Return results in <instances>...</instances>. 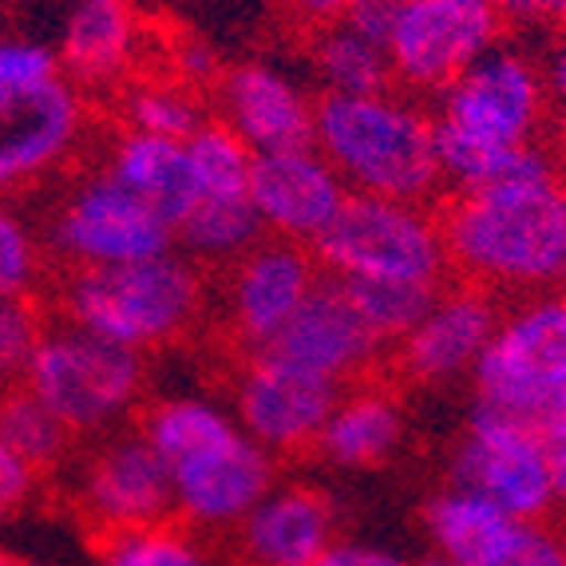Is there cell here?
<instances>
[{"label": "cell", "instance_id": "6da1fadb", "mask_svg": "<svg viewBox=\"0 0 566 566\" xmlns=\"http://www.w3.org/2000/svg\"><path fill=\"white\" fill-rule=\"evenodd\" d=\"M452 277L515 302L566 290V163L547 139L523 147L500 182L436 202Z\"/></svg>", "mask_w": 566, "mask_h": 566}, {"label": "cell", "instance_id": "7a4b0ae2", "mask_svg": "<svg viewBox=\"0 0 566 566\" xmlns=\"http://www.w3.org/2000/svg\"><path fill=\"white\" fill-rule=\"evenodd\" d=\"M436 159L444 195L500 182L523 147L547 139V84L531 52L507 44L491 48L432 104Z\"/></svg>", "mask_w": 566, "mask_h": 566}, {"label": "cell", "instance_id": "3957f363", "mask_svg": "<svg viewBox=\"0 0 566 566\" xmlns=\"http://www.w3.org/2000/svg\"><path fill=\"white\" fill-rule=\"evenodd\" d=\"M214 302V274L170 250L163 258L99 270H56L48 305L60 322L80 325L123 349L159 353L199 333Z\"/></svg>", "mask_w": 566, "mask_h": 566}, {"label": "cell", "instance_id": "277c9868", "mask_svg": "<svg viewBox=\"0 0 566 566\" xmlns=\"http://www.w3.org/2000/svg\"><path fill=\"white\" fill-rule=\"evenodd\" d=\"M313 147L353 195L432 207L444 199L432 107L400 87L377 95H317Z\"/></svg>", "mask_w": 566, "mask_h": 566}, {"label": "cell", "instance_id": "5b68a950", "mask_svg": "<svg viewBox=\"0 0 566 566\" xmlns=\"http://www.w3.org/2000/svg\"><path fill=\"white\" fill-rule=\"evenodd\" d=\"M17 380L29 385L76 440H99L135 424L147 397V357L48 317Z\"/></svg>", "mask_w": 566, "mask_h": 566}, {"label": "cell", "instance_id": "8992f818", "mask_svg": "<svg viewBox=\"0 0 566 566\" xmlns=\"http://www.w3.org/2000/svg\"><path fill=\"white\" fill-rule=\"evenodd\" d=\"M313 254L337 282H405L432 290L452 282L444 227L432 202L349 195Z\"/></svg>", "mask_w": 566, "mask_h": 566}, {"label": "cell", "instance_id": "52a82bcc", "mask_svg": "<svg viewBox=\"0 0 566 566\" xmlns=\"http://www.w3.org/2000/svg\"><path fill=\"white\" fill-rule=\"evenodd\" d=\"M468 380L475 405L538 428L543 408L566 388V290L503 302L500 325Z\"/></svg>", "mask_w": 566, "mask_h": 566}, {"label": "cell", "instance_id": "ba28073f", "mask_svg": "<svg viewBox=\"0 0 566 566\" xmlns=\"http://www.w3.org/2000/svg\"><path fill=\"white\" fill-rule=\"evenodd\" d=\"M40 238L56 270L132 265L175 250V230L104 167L84 170L76 182H67Z\"/></svg>", "mask_w": 566, "mask_h": 566}, {"label": "cell", "instance_id": "9c48e42d", "mask_svg": "<svg viewBox=\"0 0 566 566\" xmlns=\"http://www.w3.org/2000/svg\"><path fill=\"white\" fill-rule=\"evenodd\" d=\"M452 483L480 491L515 523L555 520L558 500L547 440L520 416L475 405L452 452Z\"/></svg>", "mask_w": 566, "mask_h": 566}, {"label": "cell", "instance_id": "30bf717a", "mask_svg": "<svg viewBox=\"0 0 566 566\" xmlns=\"http://www.w3.org/2000/svg\"><path fill=\"white\" fill-rule=\"evenodd\" d=\"M507 32L495 0H408L385 40L392 84L432 104Z\"/></svg>", "mask_w": 566, "mask_h": 566}, {"label": "cell", "instance_id": "8fae6325", "mask_svg": "<svg viewBox=\"0 0 566 566\" xmlns=\"http://www.w3.org/2000/svg\"><path fill=\"white\" fill-rule=\"evenodd\" d=\"M218 329L234 360L262 353L325 277L310 245L270 238L254 242L238 262L218 270Z\"/></svg>", "mask_w": 566, "mask_h": 566}, {"label": "cell", "instance_id": "7c38bea8", "mask_svg": "<svg viewBox=\"0 0 566 566\" xmlns=\"http://www.w3.org/2000/svg\"><path fill=\"white\" fill-rule=\"evenodd\" d=\"M72 511L95 535L175 520L170 468L135 424L92 440L72 468Z\"/></svg>", "mask_w": 566, "mask_h": 566}, {"label": "cell", "instance_id": "4fadbf2b", "mask_svg": "<svg viewBox=\"0 0 566 566\" xmlns=\"http://www.w3.org/2000/svg\"><path fill=\"white\" fill-rule=\"evenodd\" d=\"M87 99L64 76L0 92V199L52 179L76 159L92 132Z\"/></svg>", "mask_w": 566, "mask_h": 566}, {"label": "cell", "instance_id": "5bb4252c", "mask_svg": "<svg viewBox=\"0 0 566 566\" xmlns=\"http://www.w3.org/2000/svg\"><path fill=\"white\" fill-rule=\"evenodd\" d=\"M337 392L340 388L305 377L265 353L234 360L230 368V412L238 428L277 463L310 455L317 448Z\"/></svg>", "mask_w": 566, "mask_h": 566}, {"label": "cell", "instance_id": "9a60e30c", "mask_svg": "<svg viewBox=\"0 0 566 566\" xmlns=\"http://www.w3.org/2000/svg\"><path fill=\"white\" fill-rule=\"evenodd\" d=\"M500 313L503 302L495 293L452 277L448 285H440L412 333L388 349L380 373L392 385H448V380L472 377L475 360L500 325Z\"/></svg>", "mask_w": 566, "mask_h": 566}, {"label": "cell", "instance_id": "2e32d148", "mask_svg": "<svg viewBox=\"0 0 566 566\" xmlns=\"http://www.w3.org/2000/svg\"><path fill=\"white\" fill-rule=\"evenodd\" d=\"M262 353L333 388H349L357 380L377 377L388 357L380 337L368 329L360 310L353 305L345 282L329 274L317 282L302 310L293 313L290 325Z\"/></svg>", "mask_w": 566, "mask_h": 566}, {"label": "cell", "instance_id": "e0dca14e", "mask_svg": "<svg viewBox=\"0 0 566 566\" xmlns=\"http://www.w3.org/2000/svg\"><path fill=\"white\" fill-rule=\"evenodd\" d=\"M274 483L277 460L238 428L170 468L175 520L207 538L230 535Z\"/></svg>", "mask_w": 566, "mask_h": 566}, {"label": "cell", "instance_id": "ac0fdd59", "mask_svg": "<svg viewBox=\"0 0 566 566\" xmlns=\"http://www.w3.org/2000/svg\"><path fill=\"white\" fill-rule=\"evenodd\" d=\"M353 190L317 147L254 155L250 207L270 238L297 245H317V238L337 222Z\"/></svg>", "mask_w": 566, "mask_h": 566}, {"label": "cell", "instance_id": "d6986e66", "mask_svg": "<svg viewBox=\"0 0 566 566\" xmlns=\"http://www.w3.org/2000/svg\"><path fill=\"white\" fill-rule=\"evenodd\" d=\"M210 112L230 123L250 151H290L313 143V112L317 99L290 72L262 60L227 67L210 87Z\"/></svg>", "mask_w": 566, "mask_h": 566}, {"label": "cell", "instance_id": "ffe728a7", "mask_svg": "<svg viewBox=\"0 0 566 566\" xmlns=\"http://www.w3.org/2000/svg\"><path fill=\"white\" fill-rule=\"evenodd\" d=\"M337 543V503L313 483H274L234 531V566H310Z\"/></svg>", "mask_w": 566, "mask_h": 566}, {"label": "cell", "instance_id": "44dd1931", "mask_svg": "<svg viewBox=\"0 0 566 566\" xmlns=\"http://www.w3.org/2000/svg\"><path fill=\"white\" fill-rule=\"evenodd\" d=\"M143 52V20L135 0H72L60 32V76L84 95L119 92L135 76Z\"/></svg>", "mask_w": 566, "mask_h": 566}, {"label": "cell", "instance_id": "7402d4cb", "mask_svg": "<svg viewBox=\"0 0 566 566\" xmlns=\"http://www.w3.org/2000/svg\"><path fill=\"white\" fill-rule=\"evenodd\" d=\"M400 440H405V405H400L397 385L385 373H377V377L340 388L313 452L333 468L357 472V468H377L392 460Z\"/></svg>", "mask_w": 566, "mask_h": 566}, {"label": "cell", "instance_id": "603a6c76", "mask_svg": "<svg viewBox=\"0 0 566 566\" xmlns=\"http://www.w3.org/2000/svg\"><path fill=\"white\" fill-rule=\"evenodd\" d=\"M104 170L119 187L132 190L143 207H151L170 230L199 202V187H195V170H190L182 139L119 127L107 143Z\"/></svg>", "mask_w": 566, "mask_h": 566}, {"label": "cell", "instance_id": "cb8c5ba5", "mask_svg": "<svg viewBox=\"0 0 566 566\" xmlns=\"http://www.w3.org/2000/svg\"><path fill=\"white\" fill-rule=\"evenodd\" d=\"M420 523H424V535L432 543V555L463 566H483L500 551L507 531L515 527V520L503 515L491 500H483L480 491L460 488L452 480L424 500Z\"/></svg>", "mask_w": 566, "mask_h": 566}, {"label": "cell", "instance_id": "d4e9b609", "mask_svg": "<svg viewBox=\"0 0 566 566\" xmlns=\"http://www.w3.org/2000/svg\"><path fill=\"white\" fill-rule=\"evenodd\" d=\"M135 428L159 452V460L167 468H175V463H182L187 455L199 452V448L238 432V420L230 412V405H222V400L179 392V397L143 400L139 416H135Z\"/></svg>", "mask_w": 566, "mask_h": 566}, {"label": "cell", "instance_id": "484cf974", "mask_svg": "<svg viewBox=\"0 0 566 566\" xmlns=\"http://www.w3.org/2000/svg\"><path fill=\"white\" fill-rule=\"evenodd\" d=\"M262 238L265 230L250 199H199L175 227V250L199 262L207 274H218Z\"/></svg>", "mask_w": 566, "mask_h": 566}, {"label": "cell", "instance_id": "4316f807", "mask_svg": "<svg viewBox=\"0 0 566 566\" xmlns=\"http://www.w3.org/2000/svg\"><path fill=\"white\" fill-rule=\"evenodd\" d=\"M115 107L123 127L167 139H190L210 119V95L175 76H132L115 92Z\"/></svg>", "mask_w": 566, "mask_h": 566}, {"label": "cell", "instance_id": "83f0119b", "mask_svg": "<svg viewBox=\"0 0 566 566\" xmlns=\"http://www.w3.org/2000/svg\"><path fill=\"white\" fill-rule=\"evenodd\" d=\"M313 72L322 95H377L392 84V64L380 40L349 29V24H333V29L313 32Z\"/></svg>", "mask_w": 566, "mask_h": 566}, {"label": "cell", "instance_id": "f1b7e54d", "mask_svg": "<svg viewBox=\"0 0 566 566\" xmlns=\"http://www.w3.org/2000/svg\"><path fill=\"white\" fill-rule=\"evenodd\" d=\"M0 436H4L44 480L56 475L64 463H72L76 444H80L76 436L67 432L64 420H60L29 385H20V380H12V385L0 392Z\"/></svg>", "mask_w": 566, "mask_h": 566}, {"label": "cell", "instance_id": "f546056e", "mask_svg": "<svg viewBox=\"0 0 566 566\" xmlns=\"http://www.w3.org/2000/svg\"><path fill=\"white\" fill-rule=\"evenodd\" d=\"M99 566H214L207 535L179 520L147 523V527L95 535Z\"/></svg>", "mask_w": 566, "mask_h": 566}, {"label": "cell", "instance_id": "4dcf8cb0", "mask_svg": "<svg viewBox=\"0 0 566 566\" xmlns=\"http://www.w3.org/2000/svg\"><path fill=\"white\" fill-rule=\"evenodd\" d=\"M182 143H187V159L190 170H195L199 199H250L254 151L230 123H222L210 112V119Z\"/></svg>", "mask_w": 566, "mask_h": 566}, {"label": "cell", "instance_id": "1f68e13d", "mask_svg": "<svg viewBox=\"0 0 566 566\" xmlns=\"http://www.w3.org/2000/svg\"><path fill=\"white\" fill-rule=\"evenodd\" d=\"M52 274L44 238L32 222L0 199V302H36Z\"/></svg>", "mask_w": 566, "mask_h": 566}, {"label": "cell", "instance_id": "d6a6232c", "mask_svg": "<svg viewBox=\"0 0 566 566\" xmlns=\"http://www.w3.org/2000/svg\"><path fill=\"white\" fill-rule=\"evenodd\" d=\"M353 305L360 310L365 325L380 337L385 349H392L400 337L412 333V325L420 322L432 305V297L440 290L432 285H405V282H345Z\"/></svg>", "mask_w": 566, "mask_h": 566}, {"label": "cell", "instance_id": "836d02e7", "mask_svg": "<svg viewBox=\"0 0 566 566\" xmlns=\"http://www.w3.org/2000/svg\"><path fill=\"white\" fill-rule=\"evenodd\" d=\"M483 566H566V527L555 520L515 523Z\"/></svg>", "mask_w": 566, "mask_h": 566}, {"label": "cell", "instance_id": "e575fe53", "mask_svg": "<svg viewBox=\"0 0 566 566\" xmlns=\"http://www.w3.org/2000/svg\"><path fill=\"white\" fill-rule=\"evenodd\" d=\"M56 76V48L24 36H0V92H9V87H36Z\"/></svg>", "mask_w": 566, "mask_h": 566}, {"label": "cell", "instance_id": "d590c367", "mask_svg": "<svg viewBox=\"0 0 566 566\" xmlns=\"http://www.w3.org/2000/svg\"><path fill=\"white\" fill-rule=\"evenodd\" d=\"M538 67H543V84H547V104H551L547 143L558 151V159L566 163V29L547 36Z\"/></svg>", "mask_w": 566, "mask_h": 566}, {"label": "cell", "instance_id": "8d00e7d4", "mask_svg": "<svg viewBox=\"0 0 566 566\" xmlns=\"http://www.w3.org/2000/svg\"><path fill=\"white\" fill-rule=\"evenodd\" d=\"M40 483H44V475L0 436V523L24 515L40 495Z\"/></svg>", "mask_w": 566, "mask_h": 566}, {"label": "cell", "instance_id": "74e56055", "mask_svg": "<svg viewBox=\"0 0 566 566\" xmlns=\"http://www.w3.org/2000/svg\"><path fill=\"white\" fill-rule=\"evenodd\" d=\"M511 32H558L566 29V0H495Z\"/></svg>", "mask_w": 566, "mask_h": 566}, {"label": "cell", "instance_id": "f35d334b", "mask_svg": "<svg viewBox=\"0 0 566 566\" xmlns=\"http://www.w3.org/2000/svg\"><path fill=\"white\" fill-rule=\"evenodd\" d=\"M408 0H349V9H345V20L340 24H349V29L365 32V36L380 40L385 44L397 17L405 12Z\"/></svg>", "mask_w": 566, "mask_h": 566}, {"label": "cell", "instance_id": "ab89813d", "mask_svg": "<svg viewBox=\"0 0 566 566\" xmlns=\"http://www.w3.org/2000/svg\"><path fill=\"white\" fill-rule=\"evenodd\" d=\"M310 566H412L400 555L385 547H373V543H357V538H337L322 555L313 558Z\"/></svg>", "mask_w": 566, "mask_h": 566}, {"label": "cell", "instance_id": "60d3db41", "mask_svg": "<svg viewBox=\"0 0 566 566\" xmlns=\"http://www.w3.org/2000/svg\"><path fill=\"white\" fill-rule=\"evenodd\" d=\"M290 20L293 29L302 32H322V29H333L345 20V9H349V0H277Z\"/></svg>", "mask_w": 566, "mask_h": 566}, {"label": "cell", "instance_id": "b9f144b4", "mask_svg": "<svg viewBox=\"0 0 566 566\" xmlns=\"http://www.w3.org/2000/svg\"><path fill=\"white\" fill-rule=\"evenodd\" d=\"M543 440H547V455H551V472H555L558 500L566 503V424L547 428V432H543Z\"/></svg>", "mask_w": 566, "mask_h": 566}, {"label": "cell", "instance_id": "7bdbcfd3", "mask_svg": "<svg viewBox=\"0 0 566 566\" xmlns=\"http://www.w3.org/2000/svg\"><path fill=\"white\" fill-rule=\"evenodd\" d=\"M566 424V388H558L555 397H551V405L543 408V416H538V432H547V428H558Z\"/></svg>", "mask_w": 566, "mask_h": 566}, {"label": "cell", "instance_id": "ee69618b", "mask_svg": "<svg viewBox=\"0 0 566 566\" xmlns=\"http://www.w3.org/2000/svg\"><path fill=\"white\" fill-rule=\"evenodd\" d=\"M12 380H17V373H12V368H9V360L0 357V392H4V388H9Z\"/></svg>", "mask_w": 566, "mask_h": 566}, {"label": "cell", "instance_id": "f6af8a7d", "mask_svg": "<svg viewBox=\"0 0 566 566\" xmlns=\"http://www.w3.org/2000/svg\"><path fill=\"white\" fill-rule=\"evenodd\" d=\"M416 566H463V563H452V558H440V555H428L424 563H416Z\"/></svg>", "mask_w": 566, "mask_h": 566}, {"label": "cell", "instance_id": "bcb514c9", "mask_svg": "<svg viewBox=\"0 0 566 566\" xmlns=\"http://www.w3.org/2000/svg\"><path fill=\"white\" fill-rule=\"evenodd\" d=\"M0 566H20V563H17V558L9 555V551H0Z\"/></svg>", "mask_w": 566, "mask_h": 566}, {"label": "cell", "instance_id": "7dc6e473", "mask_svg": "<svg viewBox=\"0 0 566 566\" xmlns=\"http://www.w3.org/2000/svg\"><path fill=\"white\" fill-rule=\"evenodd\" d=\"M558 523H563V527H566V503H563V507H558Z\"/></svg>", "mask_w": 566, "mask_h": 566}, {"label": "cell", "instance_id": "c3c4849f", "mask_svg": "<svg viewBox=\"0 0 566 566\" xmlns=\"http://www.w3.org/2000/svg\"><path fill=\"white\" fill-rule=\"evenodd\" d=\"M20 566H32V563H20Z\"/></svg>", "mask_w": 566, "mask_h": 566}]
</instances>
